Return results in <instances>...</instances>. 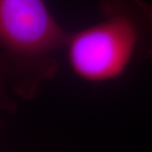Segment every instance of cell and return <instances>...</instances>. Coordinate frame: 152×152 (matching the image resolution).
<instances>
[{
  "label": "cell",
  "instance_id": "6da1fadb",
  "mask_svg": "<svg viewBox=\"0 0 152 152\" xmlns=\"http://www.w3.org/2000/svg\"><path fill=\"white\" fill-rule=\"evenodd\" d=\"M103 19L71 34L68 59L74 73L99 83L123 75L132 62L152 57V6L142 0H101Z\"/></svg>",
  "mask_w": 152,
  "mask_h": 152
},
{
  "label": "cell",
  "instance_id": "7a4b0ae2",
  "mask_svg": "<svg viewBox=\"0 0 152 152\" xmlns=\"http://www.w3.org/2000/svg\"><path fill=\"white\" fill-rule=\"evenodd\" d=\"M71 34L44 0H0V57L11 92L23 100L34 99L41 84L56 77L55 53L67 47Z\"/></svg>",
  "mask_w": 152,
  "mask_h": 152
},
{
  "label": "cell",
  "instance_id": "3957f363",
  "mask_svg": "<svg viewBox=\"0 0 152 152\" xmlns=\"http://www.w3.org/2000/svg\"><path fill=\"white\" fill-rule=\"evenodd\" d=\"M10 82L7 69L3 60L0 57V112L14 114L18 109L17 104L13 101L10 96ZM2 124L0 122V128Z\"/></svg>",
  "mask_w": 152,
  "mask_h": 152
}]
</instances>
